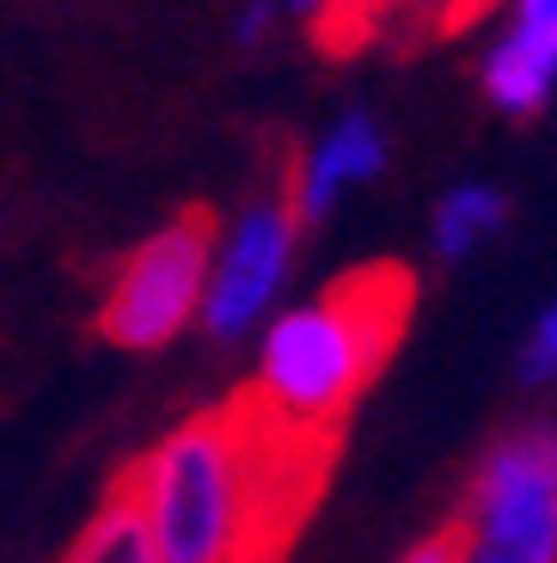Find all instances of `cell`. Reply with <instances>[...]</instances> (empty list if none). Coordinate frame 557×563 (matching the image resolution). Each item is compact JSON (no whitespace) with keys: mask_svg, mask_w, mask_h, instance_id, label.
I'll list each match as a JSON object with an SVG mask.
<instances>
[{"mask_svg":"<svg viewBox=\"0 0 557 563\" xmlns=\"http://www.w3.org/2000/svg\"><path fill=\"white\" fill-rule=\"evenodd\" d=\"M294 245H301V214L288 190L258 197L233 214V227L215 240L209 295H203V331L215 343H239L276 319V300L294 276Z\"/></svg>","mask_w":557,"mask_h":563,"instance_id":"cell-5","label":"cell"},{"mask_svg":"<svg viewBox=\"0 0 557 563\" xmlns=\"http://www.w3.org/2000/svg\"><path fill=\"white\" fill-rule=\"evenodd\" d=\"M62 563H160L154 539H148V521H141L135 496H129L123 484L105 490V503L86 515V527L74 533V545Z\"/></svg>","mask_w":557,"mask_h":563,"instance_id":"cell-9","label":"cell"},{"mask_svg":"<svg viewBox=\"0 0 557 563\" xmlns=\"http://www.w3.org/2000/svg\"><path fill=\"white\" fill-rule=\"evenodd\" d=\"M386 154H392V141H386V123H380L374 111H343L337 117V123L307 147V159L294 166L288 202H294V214H301V227L325 221L349 190L374 184L380 172H386Z\"/></svg>","mask_w":557,"mask_h":563,"instance_id":"cell-7","label":"cell"},{"mask_svg":"<svg viewBox=\"0 0 557 563\" xmlns=\"http://www.w3.org/2000/svg\"><path fill=\"white\" fill-rule=\"evenodd\" d=\"M515 374H521V386H533V393L557 386V300L545 312H533L527 338H521V350H515Z\"/></svg>","mask_w":557,"mask_h":563,"instance_id":"cell-10","label":"cell"},{"mask_svg":"<svg viewBox=\"0 0 557 563\" xmlns=\"http://www.w3.org/2000/svg\"><path fill=\"white\" fill-rule=\"evenodd\" d=\"M454 563H557V410L509 422L441 527Z\"/></svg>","mask_w":557,"mask_h":563,"instance_id":"cell-3","label":"cell"},{"mask_svg":"<svg viewBox=\"0 0 557 563\" xmlns=\"http://www.w3.org/2000/svg\"><path fill=\"white\" fill-rule=\"evenodd\" d=\"M337 460V435L270 417L251 393L184 417L129 465L160 563H282Z\"/></svg>","mask_w":557,"mask_h":563,"instance_id":"cell-1","label":"cell"},{"mask_svg":"<svg viewBox=\"0 0 557 563\" xmlns=\"http://www.w3.org/2000/svg\"><path fill=\"white\" fill-rule=\"evenodd\" d=\"M502 227H509V197H502L496 184H484V178H466V184H447L441 202H435L429 245H435V257L460 264V257H472L478 245L496 240Z\"/></svg>","mask_w":557,"mask_h":563,"instance_id":"cell-8","label":"cell"},{"mask_svg":"<svg viewBox=\"0 0 557 563\" xmlns=\"http://www.w3.org/2000/svg\"><path fill=\"white\" fill-rule=\"evenodd\" d=\"M398 563H454V551H447V533L435 527L429 539H417L411 551H398Z\"/></svg>","mask_w":557,"mask_h":563,"instance_id":"cell-12","label":"cell"},{"mask_svg":"<svg viewBox=\"0 0 557 563\" xmlns=\"http://www.w3.org/2000/svg\"><path fill=\"white\" fill-rule=\"evenodd\" d=\"M478 80L502 117H539L557 99V0H509Z\"/></svg>","mask_w":557,"mask_h":563,"instance_id":"cell-6","label":"cell"},{"mask_svg":"<svg viewBox=\"0 0 557 563\" xmlns=\"http://www.w3.org/2000/svg\"><path fill=\"white\" fill-rule=\"evenodd\" d=\"M215 240H221V233H215L209 214H178V221L154 227V233L123 257L111 288H105L98 338L129 350V355H148V350L178 343L190 324H203Z\"/></svg>","mask_w":557,"mask_h":563,"instance_id":"cell-4","label":"cell"},{"mask_svg":"<svg viewBox=\"0 0 557 563\" xmlns=\"http://www.w3.org/2000/svg\"><path fill=\"white\" fill-rule=\"evenodd\" d=\"M417 307V276L404 264H362L325 282L313 300L276 307L258 331V374L245 393L307 435H343V417L392 362Z\"/></svg>","mask_w":557,"mask_h":563,"instance_id":"cell-2","label":"cell"},{"mask_svg":"<svg viewBox=\"0 0 557 563\" xmlns=\"http://www.w3.org/2000/svg\"><path fill=\"white\" fill-rule=\"evenodd\" d=\"M276 19H282V0H245V7L233 13V43H239V49L264 43L270 31H276Z\"/></svg>","mask_w":557,"mask_h":563,"instance_id":"cell-11","label":"cell"}]
</instances>
